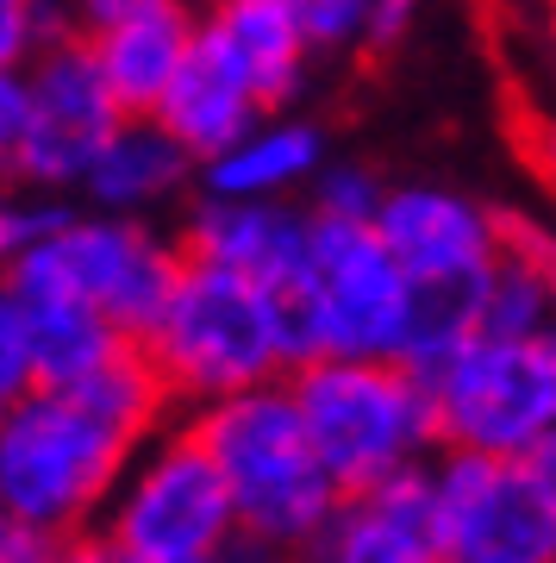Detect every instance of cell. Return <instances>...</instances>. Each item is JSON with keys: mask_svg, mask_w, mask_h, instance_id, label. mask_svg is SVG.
<instances>
[{"mask_svg": "<svg viewBox=\"0 0 556 563\" xmlns=\"http://www.w3.org/2000/svg\"><path fill=\"white\" fill-rule=\"evenodd\" d=\"M57 563H125V551L94 526V532H76V539H63V558H57Z\"/></svg>", "mask_w": 556, "mask_h": 563, "instance_id": "cell-29", "label": "cell"}, {"mask_svg": "<svg viewBox=\"0 0 556 563\" xmlns=\"http://www.w3.org/2000/svg\"><path fill=\"white\" fill-rule=\"evenodd\" d=\"M125 563H151V558H125ZM188 563H225V551L219 558H188Z\"/></svg>", "mask_w": 556, "mask_h": 563, "instance_id": "cell-31", "label": "cell"}, {"mask_svg": "<svg viewBox=\"0 0 556 563\" xmlns=\"http://www.w3.org/2000/svg\"><path fill=\"white\" fill-rule=\"evenodd\" d=\"M81 207L69 201V188H25L13 181V195L0 201V257H25L38 244L63 239L76 225Z\"/></svg>", "mask_w": 556, "mask_h": 563, "instance_id": "cell-21", "label": "cell"}, {"mask_svg": "<svg viewBox=\"0 0 556 563\" xmlns=\"http://www.w3.org/2000/svg\"><path fill=\"white\" fill-rule=\"evenodd\" d=\"M32 388H38V376H32V332H25L20 307L0 295V401H20Z\"/></svg>", "mask_w": 556, "mask_h": 563, "instance_id": "cell-24", "label": "cell"}, {"mask_svg": "<svg viewBox=\"0 0 556 563\" xmlns=\"http://www.w3.org/2000/svg\"><path fill=\"white\" fill-rule=\"evenodd\" d=\"M419 7H425V0H376V38H369V51H394V44L413 32Z\"/></svg>", "mask_w": 556, "mask_h": 563, "instance_id": "cell-27", "label": "cell"}, {"mask_svg": "<svg viewBox=\"0 0 556 563\" xmlns=\"http://www.w3.org/2000/svg\"><path fill=\"white\" fill-rule=\"evenodd\" d=\"M513 144H519V157H525V169L556 195V107H532V113L519 120Z\"/></svg>", "mask_w": 556, "mask_h": 563, "instance_id": "cell-25", "label": "cell"}, {"mask_svg": "<svg viewBox=\"0 0 556 563\" xmlns=\"http://www.w3.org/2000/svg\"><path fill=\"white\" fill-rule=\"evenodd\" d=\"M300 563H451V551L425 520H407L376 495H351Z\"/></svg>", "mask_w": 556, "mask_h": 563, "instance_id": "cell-18", "label": "cell"}, {"mask_svg": "<svg viewBox=\"0 0 556 563\" xmlns=\"http://www.w3.org/2000/svg\"><path fill=\"white\" fill-rule=\"evenodd\" d=\"M319 213L307 201H238V195H194L181 213V251L207 263H225L238 276H257L263 288L307 276L313 263Z\"/></svg>", "mask_w": 556, "mask_h": 563, "instance_id": "cell-12", "label": "cell"}, {"mask_svg": "<svg viewBox=\"0 0 556 563\" xmlns=\"http://www.w3.org/2000/svg\"><path fill=\"white\" fill-rule=\"evenodd\" d=\"M200 20H207V0H157L132 20L107 25V32H88L100 76H107V88L125 113H157L163 107L169 81L194 57Z\"/></svg>", "mask_w": 556, "mask_h": 563, "instance_id": "cell-13", "label": "cell"}, {"mask_svg": "<svg viewBox=\"0 0 556 563\" xmlns=\"http://www.w3.org/2000/svg\"><path fill=\"white\" fill-rule=\"evenodd\" d=\"M394 181H381L369 163H325L319 181L307 188V207L319 220H351V225H376L381 201H388Z\"/></svg>", "mask_w": 556, "mask_h": 563, "instance_id": "cell-22", "label": "cell"}, {"mask_svg": "<svg viewBox=\"0 0 556 563\" xmlns=\"http://www.w3.org/2000/svg\"><path fill=\"white\" fill-rule=\"evenodd\" d=\"M25 88H32L25 132L0 151L7 181L81 195L94 157L107 151V139H113L120 120H125V107L113 101V88H107V76H100V63H94V44L69 38V44H57V51H44V57L25 69Z\"/></svg>", "mask_w": 556, "mask_h": 563, "instance_id": "cell-8", "label": "cell"}, {"mask_svg": "<svg viewBox=\"0 0 556 563\" xmlns=\"http://www.w3.org/2000/svg\"><path fill=\"white\" fill-rule=\"evenodd\" d=\"M69 38H81L76 0H0V69H32Z\"/></svg>", "mask_w": 556, "mask_h": 563, "instance_id": "cell-20", "label": "cell"}, {"mask_svg": "<svg viewBox=\"0 0 556 563\" xmlns=\"http://www.w3.org/2000/svg\"><path fill=\"white\" fill-rule=\"evenodd\" d=\"M437 401V439L488 457H525L556 426V325L532 339H469L425 376Z\"/></svg>", "mask_w": 556, "mask_h": 563, "instance_id": "cell-6", "label": "cell"}, {"mask_svg": "<svg viewBox=\"0 0 556 563\" xmlns=\"http://www.w3.org/2000/svg\"><path fill=\"white\" fill-rule=\"evenodd\" d=\"M519 463L532 470V483H537V488H544V495L556 501V426H551V432H544V439H537V444H532V451H525Z\"/></svg>", "mask_w": 556, "mask_h": 563, "instance_id": "cell-30", "label": "cell"}, {"mask_svg": "<svg viewBox=\"0 0 556 563\" xmlns=\"http://www.w3.org/2000/svg\"><path fill=\"white\" fill-rule=\"evenodd\" d=\"M100 532L120 544L125 558L188 563V558H219L244 532V520L219 457L207 451L194 426L181 420L138 444L125 483L113 488V501L100 514Z\"/></svg>", "mask_w": 556, "mask_h": 563, "instance_id": "cell-5", "label": "cell"}, {"mask_svg": "<svg viewBox=\"0 0 556 563\" xmlns=\"http://www.w3.org/2000/svg\"><path fill=\"white\" fill-rule=\"evenodd\" d=\"M188 426L219 457L251 539H269L300 558L332 526V514L351 501L338 476L325 470V457H319L288 376L244 388V395H225V401L188 407Z\"/></svg>", "mask_w": 556, "mask_h": 563, "instance_id": "cell-2", "label": "cell"}, {"mask_svg": "<svg viewBox=\"0 0 556 563\" xmlns=\"http://www.w3.org/2000/svg\"><path fill=\"white\" fill-rule=\"evenodd\" d=\"M44 251L57 257L63 282L81 301H94L125 339H144L163 320L181 269H188L181 239L157 232L144 213H100V207H81L76 225Z\"/></svg>", "mask_w": 556, "mask_h": 563, "instance_id": "cell-10", "label": "cell"}, {"mask_svg": "<svg viewBox=\"0 0 556 563\" xmlns=\"http://www.w3.org/2000/svg\"><path fill=\"white\" fill-rule=\"evenodd\" d=\"M432 476L451 563H556V501L519 457L437 444Z\"/></svg>", "mask_w": 556, "mask_h": 563, "instance_id": "cell-7", "label": "cell"}, {"mask_svg": "<svg viewBox=\"0 0 556 563\" xmlns=\"http://www.w3.org/2000/svg\"><path fill=\"white\" fill-rule=\"evenodd\" d=\"M157 120L181 139V151H188V157L207 163V157H219V151H232L251 125L269 120V101L251 88V76H244L238 63L219 51V38L207 32V20H200L194 57L181 63V76L169 81Z\"/></svg>", "mask_w": 556, "mask_h": 563, "instance_id": "cell-14", "label": "cell"}, {"mask_svg": "<svg viewBox=\"0 0 556 563\" xmlns=\"http://www.w3.org/2000/svg\"><path fill=\"white\" fill-rule=\"evenodd\" d=\"M507 244H519V251L544 269V282H551V301H556V232H551V225L532 220V213H507Z\"/></svg>", "mask_w": 556, "mask_h": 563, "instance_id": "cell-26", "label": "cell"}, {"mask_svg": "<svg viewBox=\"0 0 556 563\" xmlns=\"http://www.w3.org/2000/svg\"><path fill=\"white\" fill-rule=\"evenodd\" d=\"M138 344L151 351V363L163 369V383L181 407H207L288 376L269 288L207 257H188L163 320Z\"/></svg>", "mask_w": 556, "mask_h": 563, "instance_id": "cell-4", "label": "cell"}, {"mask_svg": "<svg viewBox=\"0 0 556 563\" xmlns=\"http://www.w3.org/2000/svg\"><path fill=\"white\" fill-rule=\"evenodd\" d=\"M325 125L300 120V113H269L263 125H251L232 151L200 163L194 195H238V201H307V188L325 169Z\"/></svg>", "mask_w": 556, "mask_h": 563, "instance_id": "cell-15", "label": "cell"}, {"mask_svg": "<svg viewBox=\"0 0 556 563\" xmlns=\"http://www.w3.org/2000/svg\"><path fill=\"white\" fill-rule=\"evenodd\" d=\"M207 32L251 76V88L269 101V113L300 101L319 57L300 32L294 0H207Z\"/></svg>", "mask_w": 556, "mask_h": 563, "instance_id": "cell-17", "label": "cell"}, {"mask_svg": "<svg viewBox=\"0 0 556 563\" xmlns=\"http://www.w3.org/2000/svg\"><path fill=\"white\" fill-rule=\"evenodd\" d=\"M294 13L319 63L369 51V38H376V0H294Z\"/></svg>", "mask_w": 556, "mask_h": 563, "instance_id": "cell-23", "label": "cell"}, {"mask_svg": "<svg viewBox=\"0 0 556 563\" xmlns=\"http://www.w3.org/2000/svg\"><path fill=\"white\" fill-rule=\"evenodd\" d=\"M556 325V301L551 282L519 244H507L488 276V301H481V332L488 339H532V332H551Z\"/></svg>", "mask_w": 556, "mask_h": 563, "instance_id": "cell-19", "label": "cell"}, {"mask_svg": "<svg viewBox=\"0 0 556 563\" xmlns=\"http://www.w3.org/2000/svg\"><path fill=\"white\" fill-rule=\"evenodd\" d=\"M288 383L344 495L388 483L394 470L425 463L444 444L432 383L400 357H313Z\"/></svg>", "mask_w": 556, "mask_h": 563, "instance_id": "cell-3", "label": "cell"}, {"mask_svg": "<svg viewBox=\"0 0 556 563\" xmlns=\"http://www.w3.org/2000/svg\"><path fill=\"white\" fill-rule=\"evenodd\" d=\"M307 282L325 325V357H400L413 320V269L394 257L381 225L319 220Z\"/></svg>", "mask_w": 556, "mask_h": 563, "instance_id": "cell-9", "label": "cell"}, {"mask_svg": "<svg viewBox=\"0 0 556 563\" xmlns=\"http://www.w3.org/2000/svg\"><path fill=\"white\" fill-rule=\"evenodd\" d=\"M200 181V163L181 151V139L157 113H125L120 132L107 139V151L94 157L88 181H81V201L100 213H157V207L181 201Z\"/></svg>", "mask_w": 556, "mask_h": 563, "instance_id": "cell-16", "label": "cell"}, {"mask_svg": "<svg viewBox=\"0 0 556 563\" xmlns=\"http://www.w3.org/2000/svg\"><path fill=\"white\" fill-rule=\"evenodd\" d=\"M144 7H157V0H76L81 38H88V32H107V25H120V20H132V13H144Z\"/></svg>", "mask_w": 556, "mask_h": 563, "instance_id": "cell-28", "label": "cell"}, {"mask_svg": "<svg viewBox=\"0 0 556 563\" xmlns=\"http://www.w3.org/2000/svg\"><path fill=\"white\" fill-rule=\"evenodd\" d=\"M381 239L413 269V282L488 276L507 251V213L444 181H394L381 201Z\"/></svg>", "mask_w": 556, "mask_h": 563, "instance_id": "cell-11", "label": "cell"}, {"mask_svg": "<svg viewBox=\"0 0 556 563\" xmlns=\"http://www.w3.org/2000/svg\"><path fill=\"white\" fill-rule=\"evenodd\" d=\"M144 432L81 388H32L0 420V514L76 539L107 514Z\"/></svg>", "mask_w": 556, "mask_h": 563, "instance_id": "cell-1", "label": "cell"}]
</instances>
